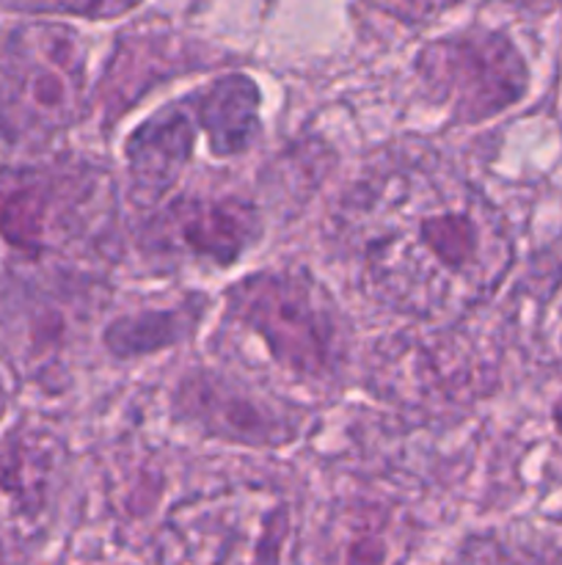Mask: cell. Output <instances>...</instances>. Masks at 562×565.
<instances>
[{"instance_id":"9a60e30c","label":"cell","mask_w":562,"mask_h":565,"mask_svg":"<svg viewBox=\"0 0 562 565\" xmlns=\"http://www.w3.org/2000/svg\"><path fill=\"white\" fill-rule=\"evenodd\" d=\"M386 11H391L395 17L408 22H419V20H428L433 17L435 11L444 9L450 0H380Z\"/></svg>"},{"instance_id":"8992f818","label":"cell","mask_w":562,"mask_h":565,"mask_svg":"<svg viewBox=\"0 0 562 565\" xmlns=\"http://www.w3.org/2000/svg\"><path fill=\"white\" fill-rule=\"evenodd\" d=\"M424 86L457 121H483L516 105L527 92V64L496 31H463L428 44L417 58Z\"/></svg>"},{"instance_id":"8fae6325","label":"cell","mask_w":562,"mask_h":565,"mask_svg":"<svg viewBox=\"0 0 562 565\" xmlns=\"http://www.w3.org/2000/svg\"><path fill=\"white\" fill-rule=\"evenodd\" d=\"M198 132L207 136L215 158L246 152L259 136V86L246 75L220 77L202 92L191 94Z\"/></svg>"},{"instance_id":"ba28073f","label":"cell","mask_w":562,"mask_h":565,"mask_svg":"<svg viewBox=\"0 0 562 565\" xmlns=\"http://www.w3.org/2000/svg\"><path fill=\"white\" fill-rule=\"evenodd\" d=\"M182 417L220 439L257 447H279L301 430V412L287 414L284 403H273L240 381L218 373H191L176 390Z\"/></svg>"},{"instance_id":"6da1fadb","label":"cell","mask_w":562,"mask_h":565,"mask_svg":"<svg viewBox=\"0 0 562 565\" xmlns=\"http://www.w3.org/2000/svg\"><path fill=\"white\" fill-rule=\"evenodd\" d=\"M339 237L369 298L430 323L499 290L512 243L499 210L439 160H395L345 196Z\"/></svg>"},{"instance_id":"9c48e42d","label":"cell","mask_w":562,"mask_h":565,"mask_svg":"<svg viewBox=\"0 0 562 565\" xmlns=\"http://www.w3.org/2000/svg\"><path fill=\"white\" fill-rule=\"evenodd\" d=\"M198 121L191 97L165 105L127 138L125 158L130 177V199L141 207H154L176 185L191 163Z\"/></svg>"},{"instance_id":"4fadbf2b","label":"cell","mask_w":562,"mask_h":565,"mask_svg":"<svg viewBox=\"0 0 562 565\" xmlns=\"http://www.w3.org/2000/svg\"><path fill=\"white\" fill-rule=\"evenodd\" d=\"M534 342L543 362L562 367V270L554 276L534 315Z\"/></svg>"},{"instance_id":"7a4b0ae2","label":"cell","mask_w":562,"mask_h":565,"mask_svg":"<svg viewBox=\"0 0 562 565\" xmlns=\"http://www.w3.org/2000/svg\"><path fill=\"white\" fill-rule=\"evenodd\" d=\"M114 237L116 191L105 169L0 171V326L86 296L114 263Z\"/></svg>"},{"instance_id":"3957f363","label":"cell","mask_w":562,"mask_h":565,"mask_svg":"<svg viewBox=\"0 0 562 565\" xmlns=\"http://www.w3.org/2000/svg\"><path fill=\"white\" fill-rule=\"evenodd\" d=\"M226 318L295 384L328 386L347 359V323L317 279L264 270L226 292Z\"/></svg>"},{"instance_id":"30bf717a","label":"cell","mask_w":562,"mask_h":565,"mask_svg":"<svg viewBox=\"0 0 562 565\" xmlns=\"http://www.w3.org/2000/svg\"><path fill=\"white\" fill-rule=\"evenodd\" d=\"M411 535L395 508L350 500L323 527L317 565H406Z\"/></svg>"},{"instance_id":"ac0fdd59","label":"cell","mask_w":562,"mask_h":565,"mask_svg":"<svg viewBox=\"0 0 562 565\" xmlns=\"http://www.w3.org/2000/svg\"><path fill=\"white\" fill-rule=\"evenodd\" d=\"M516 3H543V0H516Z\"/></svg>"},{"instance_id":"5b68a950","label":"cell","mask_w":562,"mask_h":565,"mask_svg":"<svg viewBox=\"0 0 562 565\" xmlns=\"http://www.w3.org/2000/svg\"><path fill=\"white\" fill-rule=\"evenodd\" d=\"M88 103L86 44L58 22L0 31V141L42 147L83 119Z\"/></svg>"},{"instance_id":"7c38bea8","label":"cell","mask_w":562,"mask_h":565,"mask_svg":"<svg viewBox=\"0 0 562 565\" xmlns=\"http://www.w3.org/2000/svg\"><path fill=\"white\" fill-rule=\"evenodd\" d=\"M191 326V315L176 312H141L138 318L119 320L110 329L108 342L121 356L154 351L163 342H176Z\"/></svg>"},{"instance_id":"5bb4252c","label":"cell","mask_w":562,"mask_h":565,"mask_svg":"<svg viewBox=\"0 0 562 565\" xmlns=\"http://www.w3.org/2000/svg\"><path fill=\"white\" fill-rule=\"evenodd\" d=\"M141 0H0V6L36 14H77L91 20H110L136 9Z\"/></svg>"},{"instance_id":"e0dca14e","label":"cell","mask_w":562,"mask_h":565,"mask_svg":"<svg viewBox=\"0 0 562 565\" xmlns=\"http://www.w3.org/2000/svg\"><path fill=\"white\" fill-rule=\"evenodd\" d=\"M554 425H556V430H560V436H562V408H556V412H554Z\"/></svg>"},{"instance_id":"2e32d148","label":"cell","mask_w":562,"mask_h":565,"mask_svg":"<svg viewBox=\"0 0 562 565\" xmlns=\"http://www.w3.org/2000/svg\"><path fill=\"white\" fill-rule=\"evenodd\" d=\"M6 403H9V397H6V386H3V379H0V417H3V412H6Z\"/></svg>"},{"instance_id":"277c9868","label":"cell","mask_w":562,"mask_h":565,"mask_svg":"<svg viewBox=\"0 0 562 565\" xmlns=\"http://www.w3.org/2000/svg\"><path fill=\"white\" fill-rule=\"evenodd\" d=\"M158 565H295V505L270 486H229L171 508Z\"/></svg>"},{"instance_id":"52a82bcc","label":"cell","mask_w":562,"mask_h":565,"mask_svg":"<svg viewBox=\"0 0 562 565\" xmlns=\"http://www.w3.org/2000/svg\"><path fill=\"white\" fill-rule=\"evenodd\" d=\"M262 235L253 204L237 196H187L165 204L143 230L152 254L174 263L231 265Z\"/></svg>"}]
</instances>
